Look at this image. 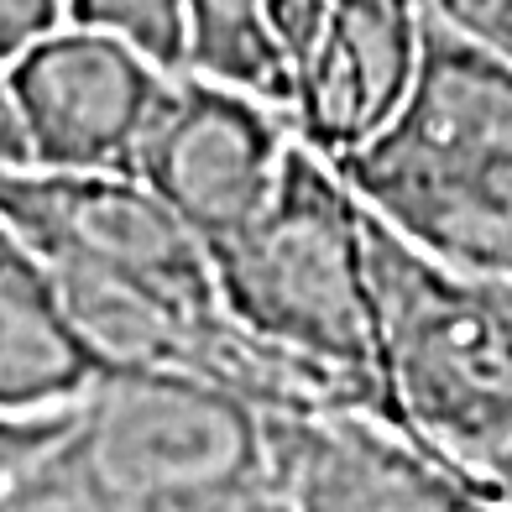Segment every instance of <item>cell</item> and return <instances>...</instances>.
<instances>
[{
  "mask_svg": "<svg viewBox=\"0 0 512 512\" xmlns=\"http://www.w3.org/2000/svg\"><path fill=\"white\" fill-rule=\"evenodd\" d=\"M0 512H293L272 413L189 371H110L6 413Z\"/></svg>",
  "mask_w": 512,
  "mask_h": 512,
  "instance_id": "1",
  "label": "cell"
},
{
  "mask_svg": "<svg viewBox=\"0 0 512 512\" xmlns=\"http://www.w3.org/2000/svg\"><path fill=\"white\" fill-rule=\"evenodd\" d=\"M209 262L241 330L330 366L387 403L371 215L330 157L298 142L272 204L209 251Z\"/></svg>",
  "mask_w": 512,
  "mask_h": 512,
  "instance_id": "2",
  "label": "cell"
},
{
  "mask_svg": "<svg viewBox=\"0 0 512 512\" xmlns=\"http://www.w3.org/2000/svg\"><path fill=\"white\" fill-rule=\"evenodd\" d=\"M371 277L392 424L481 476L512 450V277L439 262L377 215Z\"/></svg>",
  "mask_w": 512,
  "mask_h": 512,
  "instance_id": "3",
  "label": "cell"
},
{
  "mask_svg": "<svg viewBox=\"0 0 512 512\" xmlns=\"http://www.w3.org/2000/svg\"><path fill=\"white\" fill-rule=\"evenodd\" d=\"M512 162V63L450 27L424 0V53L403 110L361 152L335 162L387 225L465 194Z\"/></svg>",
  "mask_w": 512,
  "mask_h": 512,
  "instance_id": "4",
  "label": "cell"
},
{
  "mask_svg": "<svg viewBox=\"0 0 512 512\" xmlns=\"http://www.w3.org/2000/svg\"><path fill=\"white\" fill-rule=\"evenodd\" d=\"M173 74L126 37L74 21L32 42L0 89L6 173H131Z\"/></svg>",
  "mask_w": 512,
  "mask_h": 512,
  "instance_id": "5",
  "label": "cell"
},
{
  "mask_svg": "<svg viewBox=\"0 0 512 512\" xmlns=\"http://www.w3.org/2000/svg\"><path fill=\"white\" fill-rule=\"evenodd\" d=\"M0 215L42 262H79L183 314H230L204 241L131 173H6Z\"/></svg>",
  "mask_w": 512,
  "mask_h": 512,
  "instance_id": "6",
  "label": "cell"
},
{
  "mask_svg": "<svg viewBox=\"0 0 512 512\" xmlns=\"http://www.w3.org/2000/svg\"><path fill=\"white\" fill-rule=\"evenodd\" d=\"M293 147L298 131L288 110L199 68H178L142 136L131 178H142L204 241V251H215L272 204Z\"/></svg>",
  "mask_w": 512,
  "mask_h": 512,
  "instance_id": "7",
  "label": "cell"
},
{
  "mask_svg": "<svg viewBox=\"0 0 512 512\" xmlns=\"http://www.w3.org/2000/svg\"><path fill=\"white\" fill-rule=\"evenodd\" d=\"M418 53L424 0H330L324 27L293 68L288 121L298 142L345 162L403 110Z\"/></svg>",
  "mask_w": 512,
  "mask_h": 512,
  "instance_id": "8",
  "label": "cell"
},
{
  "mask_svg": "<svg viewBox=\"0 0 512 512\" xmlns=\"http://www.w3.org/2000/svg\"><path fill=\"white\" fill-rule=\"evenodd\" d=\"M100 377H110V366L84 340L48 267L16 236H6L0 241V408H58Z\"/></svg>",
  "mask_w": 512,
  "mask_h": 512,
  "instance_id": "9",
  "label": "cell"
},
{
  "mask_svg": "<svg viewBox=\"0 0 512 512\" xmlns=\"http://www.w3.org/2000/svg\"><path fill=\"white\" fill-rule=\"evenodd\" d=\"M183 6H189V68L277 110H293V74L272 37V0H183Z\"/></svg>",
  "mask_w": 512,
  "mask_h": 512,
  "instance_id": "10",
  "label": "cell"
},
{
  "mask_svg": "<svg viewBox=\"0 0 512 512\" xmlns=\"http://www.w3.org/2000/svg\"><path fill=\"white\" fill-rule=\"evenodd\" d=\"M392 230L450 267L512 277V162L497 168L492 178L471 183L465 194L418 209L413 220Z\"/></svg>",
  "mask_w": 512,
  "mask_h": 512,
  "instance_id": "11",
  "label": "cell"
},
{
  "mask_svg": "<svg viewBox=\"0 0 512 512\" xmlns=\"http://www.w3.org/2000/svg\"><path fill=\"white\" fill-rule=\"evenodd\" d=\"M68 21L126 37L162 68H189V6L183 0H68Z\"/></svg>",
  "mask_w": 512,
  "mask_h": 512,
  "instance_id": "12",
  "label": "cell"
},
{
  "mask_svg": "<svg viewBox=\"0 0 512 512\" xmlns=\"http://www.w3.org/2000/svg\"><path fill=\"white\" fill-rule=\"evenodd\" d=\"M58 27H68V0H0V58L11 63Z\"/></svg>",
  "mask_w": 512,
  "mask_h": 512,
  "instance_id": "13",
  "label": "cell"
},
{
  "mask_svg": "<svg viewBox=\"0 0 512 512\" xmlns=\"http://www.w3.org/2000/svg\"><path fill=\"white\" fill-rule=\"evenodd\" d=\"M429 6L450 27H460L465 37H476L481 48L512 63V0H429Z\"/></svg>",
  "mask_w": 512,
  "mask_h": 512,
  "instance_id": "14",
  "label": "cell"
},
{
  "mask_svg": "<svg viewBox=\"0 0 512 512\" xmlns=\"http://www.w3.org/2000/svg\"><path fill=\"white\" fill-rule=\"evenodd\" d=\"M476 481H481V486H486V492H492L497 502H507V507H512V450H507L502 460L486 465V471H481Z\"/></svg>",
  "mask_w": 512,
  "mask_h": 512,
  "instance_id": "15",
  "label": "cell"
}]
</instances>
